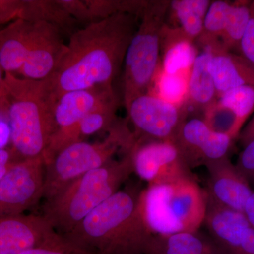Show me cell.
<instances>
[{"instance_id": "1", "label": "cell", "mask_w": 254, "mask_h": 254, "mask_svg": "<svg viewBox=\"0 0 254 254\" xmlns=\"http://www.w3.org/2000/svg\"><path fill=\"white\" fill-rule=\"evenodd\" d=\"M138 22L137 15L123 13L86 25L70 36L48 77L58 98L68 91L113 86Z\"/></svg>"}, {"instance_id": "2", "label": "cell", "mask_w": 254, "mask_h": 254, "mask_svg": "<svg viewBox=\"0 0 254 254\" xmlns=\"http://www.w3.org/2000/svg\"><path fill=\"white\" fill-rule=\"evenodd\" d=\"M139 193L118 190L63 236L87 253L148 254L154 235L142 217Z\"/></svg>"}, {"instance_id": "3", "label": "cell", "mask_w": 254, "mask_h": 254, "mask_svg": "<svg viewBox=\"0 0 254 254\" xmlns=\"http://www.w3.org/2000/svg\"><path fill=\"white\" fill-rule=\"evenodd\" d=\"M0 92L11 127L10 148L21 160L43 156L57 130L58 97L50 78L31 80L5 73Z\"/></svg>"}, {"instance_id": "4", "label": "cell", "mask_w": 254, "mask_h": 254, "mask_svg": "<svg viewBox=\"0 0 254 254\" xmlns=\"http://www.w3.org/2000/svg\"><path fill=\"white\" fill-rule=\"evenodd\" d=\"M133 173L130 151L78 177L50 201L43 216L55 232L64 235L113 196Z\"/></svg>"}, {"instance_id": "5", "label": "cell", "mask_w": 254, "mask_h": 254, "mask_svg": "<svg viewBox=\"0 0 254 254\" xmlns=\"http://www.w3.org/2000/svg\"><path fill=\"white\" fill-rule=\"evenodd\" d=\"M206 191L195 178L148 185L139 193V208L145 225L155 236L195 232L204 223Z\"/></svg>"}, {"instance_id": "6", "label": "cell", "mask_w": 254, "mask_h": 254, "mask_svg": "<svg viewBox=\"0 0 254 254\" xmlns=\"http://www.w3.org/2000/svg\"><path fill=\"white\" fill-rule=\"evenodd\" d=\"M101 141L73 143L59 152L46 165L43 198L53 200L82 175L103 166L118 153L127 154L136 138L128 121L119 119Z\"/></svg>"}, {"instance_id": "7", "label": "cell", "mask_w": 254, "mask_h": 254, "mask_svg": "<svg viewBox=\"0 0 254 254\" xmlns=\"http://www.w3.org/2000/svg\"><path fill=\"white\" fill-rule=\"evenodd\" d=\"M170 1L147 0L125 56L123 102L147 93L160 65V34Z\"/></svg>"}, {"instance_id": "8", "label": "cell", "mask_w": 254, "mask_h": 254, "mask_svg": "<svg viewBox=\"0 0 254 254\" xmlns=\"http://www.w3.org/2000/svg\"><path fill=\"white\" fill-rule=\"evenodd\" d=\"M130 154L133 173L148 185L195 178L173 141L136 138Z\"/></svg>"}, {"instance_id": "9", "label": "cell", "mask_w": 254, "mask_h": 254, "mask_svg": "<svg viewBox=\"0 0 254 254\" xmlns=\"http://www.w3.org/2000/svg\"><path fill=\"white\" fill-rule=\"evenodd\" d=\"M43 156L16 162L0 180V218L23 215L38 204L44 193Z\"/></svg>"}, {"instance_id": "10", "label": "cell", "mask_w": 254, "mask_h": 254, "mask_svg": "<svg viewBox=\"0 0 254 254\" xmlns=\"http://www.w3.org/2000/svg\"><path fill=\"white\" fill-rule=\"evenodd\" d=\"M125 108L127 120L133 125L136 138L173 141L182 123L189 117L185 108L149 92L133 98Z\"/></svg>"}, {"instance_id": "11", "label": "cell", "mask_w": 254, "mask_h": 254, "mask_svg": "<svg viewBox=\"0 0 254 254\" xmlns=\"http://www.w3.org/2000/svg\"><path fill=\"white\" fill-rule=\"evenodd\" d=\"M235 140L209 128L200 117L187 118L173 142L190 170L229 157Z\"/></svg>"}, {"instance_id": "12", "label": "cell", "mask_w": 254, "mask_h": 254, "mask_svg": "<svg viewBox=\"0 0 254 254\" xmlns=\"http://www.w3.org/2000/svg\"><path fill=\"white\" fill-rule=\"evenodd\" d=\"M203 225L225 254H254V228L245 214L208 199Z\"/></svg>"}, {"instance_id": "13", "label": "cell", "mask_w": 254, "mask_h": 254, "mask_svg": "<svg viewBox=\"0 0 254 254\" xmlns=\"http://www.w3.org/2000/svg\"><path fill=\"white\" fill-rule=\"evenodd\" d=\"M33 23L34 31L27 58L16 76L43 80L54 73L66 43L60 28L46 22Z\"/></svg>"}, {"instance_id": "14", "label": "cell", "mask_w": 254, "mask_h": 254, "mask_svg": "<svg viewBox=\"0 0 254 254\" xmlns=\"http://www.w3.org/2000/svg\"><path fill=\"white\" fill-rule=\"evenodd\" d=\"M208 199L216 204L243 213L254 190L247 178L229 157L205 165Z\"/></svg>"}, {"instance_id": "15", "label": "cell", "mask_w": 254, "mask_h": 254, "mask_svg": "<svg viewBox=\"0 0 254 254\" xmlns=\"http://www.w3.org/2000/svg\"><path fill=\"white\" fill-rule=\"evenodd\" d=\"M58 235L43 215L0 218V254H18L43 245Z\"/></svg>"}, {"instance_id": "16", "label": "cell", "mask_w": 254, "mask_h": 254, "mask_svg": "<svg viewBox=\"0 0 254 254\" xmlns=\"http://www.w3.org/2000/svg\"><path fill=\"white\" fill-rule=\"evenodd\" d=\"M115 95L113 86H99L63 93L55 109L57 129L70 128Z\"/></svg>"}, {"instance_id": "17", "label": "cell", "mask_w": 254, "mask_h": 254, "mask_svg": "<svg viewBox=\"0 0 254 254\" xmlns=\"http://www.w3.org/2000/svg\"><path fill=\"white\" fill-rule=\"evenodd\" d=\"M209 51V70L218 98L237 87L254 86V67L240 55L222 50Z\"/></svg>"}, {"instance_id": "18", "label": "cell", "mask_w": 254, "mask_h": 254, "mask_svg": "<svg viewBox=\"0 0 254 254\" xmlns=\"http://www.w3.org/2000/svg\"><path fill=\"white\" fill-rule=\"evenodd\" d=\"M199 49L178 28L165 23L160 34V68L169 74L190 73Z\"/></svg>"}, {"instance_id": "19", "label": "cell", "mask_w": 254, "mask_h": 254, "mask_svg": "<svg viewBox=\"0 0 254 254\" xmlns=\"http://www.w3.org/2000/svg\"><path fill=\"white\" fill-rule=\"evenodd\" d=\"M34 23L18 18L0 28V62L4 73L17 75L31 47Z\"/></svg>"}, {"instance_id": "20", "label": "cell", "mask_w": 254, "mask_h": 254, "mask_svg": "<svg viewBox=\"0 0 254 254\" xmlns=\"http://www.w3.org/2000/svg\"><path fill=\"white\" fill-rule=\"evenodd\" d=\"M210 53L200 50L189 76L188 100L185 109L188 116L204 113L218 98L211 73L209 70Z\"/></svg>"}, {"instance_id": "21", "label": "cell", "mask_w": 254, "mask_h": 254, "mask_svg": "<svg viewBox=\"0 0 254 254\" xmlns=\"http://www.w3.org/2000/svg\"><path fill=\"white\" fill-rule=\"evenodd\" d=\"M148 254H225L208 234L200 230L155 236Z\"/></svg>"}, {"instance_id": "22", "label": "cell", "mask_w": 254, "mask_h": 254, "mask_svg": "<svg viewBox=\"0 0 254 254\" xmlns=\"http://www.w3.org/2000/svg\"><path fill=\"white\" fill-rule=\"evenodd\" d=\"M210 0H173L169 5L166 23L178 28L196 43L201 36Z\"/></svg>"}, {"instance_id": "23", "label": "cell", "mask_w": 254, "mask_h": 254, "mask_svg": "<svg viewBox=\"0 0 254 254\" xmlns=\"http://www.w3.org/2000/svg\"><path fill=\"white\" fill-rule=\"evenodd\" d=\"M31 22H46L71 36L80 23L63 7L59 0H23L21 17Z\"/></svg>"}, {"instance_id": "24", "label": "cell", "mask_w": 254, "mask_h": 254, "mask_svg": "<svg viewBox=\"0 0 254 254\" xmlns=\"http://www.w3.org/2000/svg\"><path fill=\"white\" fill-rule=\"evenodd\" d=\"M232 4V1L225 0L211 1L205 15L201 36L195 43L198 48L222 50L220 40L225 29Z\"/></svg>"}, {"instance_id": "25", "label": "cell", "mask_w": 254, "mask_h": 254, "mask_svg": "<svg viewBox=\"0 0 254 254\" xmlns=\"http://www.w3.org/2000/svg\"><path fill=\"white\" fill-rule=\"evenodd\" d=\"M189 76L190 73L169 74L164 72L160 65L148 92L185 108L188 100Z\"/></svg>"}, {"instance_id": "26", "label": "cell", "mask_w": 254, "mask_h": 254, "mask_svg": "<svg viewBox=\"0 0 254 254\" xmlns=\"http://www.w3.org/2000/svg\"><path fill=\"white\" fill-rule=\"evenodd\" d=\"M251 4L252 1H232L226 25L220 40L222 50L239 53L241 41L250 22Z\"/></svg>"}, {"instance_id": "27", "label": "cell", "mask_w": 254, "mask_h": 254, "mask_svg": "<svg viewBox=\"0 0 254 254\" xmlns=\"http://www.w3.org/2000/svg\"><path fill=\"white\" fill-rule=\"evenodd\" d=\"M217 102L235 115L240 133L254 112V86L246 85L233 88L218 97Z\"/></svg>"}, {"instance_id": "28", "label": "cell", "mask_w": 254, "mask_h": 254, "mask_svg": "<svg viewBox=\"0 0 254 254\" xmlns=\"http://www.w3.org/2000/svg\"><path fill=\"white\" fill-rule=\"evenodd\" d=\"M92 23L118 14H131L139 16L145 0H85Z\"/></svg>"}, {"instance_id": "29", "label": "cell", "mask_w": 254, "mask_h": 254, "mask_svg": "<svg viewBox=\"0 0 254 254\" xmlns=\"http://www.w3.org/2000/svg\"><path fill=\"white\" fill-rule=\"evenodd\" d=\"M202 119L213 131L229 135L235 140L238 138L240 131L237 128L236 117L217 100L205 110Z\"/></svg>"}, {"instance_id": "30", "label": "cell", "mask_w": 254, "mask_h": 254, "mask_svg": "<svg viewBox=\"0 0 254 254\" xmlns=\"http://www.w3.org/2000/svg\"><path fill=\"white\" fill-rule=\"evenodd\" d=\"M87 252L68 242L63 235L56 237L43 245L23 251L18 254H85Z\"/></svg>"}, {"instance_id": "31", "label": "cell", "mask_w": 254, "mask_h": 254, "mask_svg": "<svg viewBox=\"0 0 254 254\" xmlns=\"http://www.w3.org/2000/svg\"><path fill=\"white\" fill-rule=\"evenodd\" d=\"M235 165L251 185H254V139L243 146Z\"/></svg>"}, {"instance_id": "32", "label": "cell", "mask_w": 254, "mask_h": 254, "mask_svg": "<svg viewBox=\"0 0 254 254\" xmlns=\"http://www.w3.org/2000/svg\"><path fill=\"white\" fill-rule=\"evenodd\" d=\"M238 54L254 67V1L251 4L250 22L241 41Z\"/></svg>"}, {"instance_id": "33", "label": "cell", "mask_w": 254, "mask_h": 254, "mask_svg": "<svg viewBox=\"0 0 254 254\" xmlns=\"http://www.w3.org/2000/svg\"><path fill=\"white\" fill-rule=\"evenodd\" d=\"M60 4L70 16L84 26L92 23L85 0H59Z\"/></svg>"}, {"instance_id": "34", "label": "cell", "mask_w": 254, "mask_h": 254, "mask_svg": "<svg viewBox=\"0 0 254 254\" xmlns=\"http://www.w3.org/2000/svg\"><path fill=\"white\" fill-rule=\"evenodd\" d=\"M23 0H0V28L21 18Z\"/></svg>"}, {"instance_id": "35", "label": "cell", "mask_w": 254, "mask_h": 254, "mask_svg": "<svg viewBox=\"0 0 254 254\" xmlns=\"http://www.w3.org/2000/svg\"><path fill=\"white\" fill-rule=\"evenodd\" d=\"M11 144L10 127L7 108L4 98L0 92V150L8 148Z\"/></svg>"}, {"instance_id": "36", "label": "cell", "mask_w": 254, "mask_h": 254, "mask_svg": "<svg viewBox=\"0 0 254 254\" xmlns=\"http://www.w3.org/2000/svg\"><path fill=\"white\" fill-rule=\"evenodd\" d=\"M14 163V154L9 148L0 150V180Z\"/></svg>"}, {"instance_id": "37", "label": "cell", "mask_w": 254, "mask_h": 254, "mask_svg": "<svg viewBox=\"0 0 254 254\" xmlns=\"http://www.w3.org/2000/svg\"><path fill=\"white\" fill-rule=\"evenodd\" d=\"M237 139L242 146H245L249 142L254 139V115L247 125L242 128Z\"/></svg>"}, {"instance_id": "38", "label": "cell", "mask_w": 254, "mask_h": 254, "mask_svg": "<svg viewBox=\"0 0 254 254\" xmlns=\"http://www.w3.org/2000/svg\"><path fill=\"white\" fill-rule=\"evenodd\" d=\"M243 213L250 222L251 226L254 228V190L246 203Z\"/></svg>"}, {"instance_id": "39", "label": "cell", "mask_w": 254, "mask_h": 254, "mask_svg": "<svg viewBox=\"0 0 254 254\" xmlns=\"http://www.w3.org/2000/svg\"><path fill=\"white\" fill-rule=\"evenodd\" d=\"M5 73L3 70L2 66H1V62H0V88L2 85L3 81H4Z\"/></svg>"}, {"instance_id": "40", "label": "cell", "mask_w": 254, "mask_h": 254, "mask_svg": "<svg viewBox=\"0 0 254 254\" xmlns=\"http://www.w3.org/2000/svg\"><path fill=\"white\" fill-rule=\"evenodd\" d=\"M94 254L86 253V254Z\"/></svg>"}]
</instances>
